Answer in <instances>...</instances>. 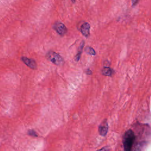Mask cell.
<instances>
[{
  "instance_id": "obj_4",
  "label": "cell",
  "mask_w": 151,
  "mask_h": 151,
  "mask_svg": "<svg viewBox=\"0 0 151 151\" xmlns=\"http://www.w3.org/2000/svg\"><path fill=\"white\" fill-rule=\"evenodd\" d=\"M108 132V124L106 120H104L99 126V132L102 136H105Z\"/></svg>"
},
{
  "instance_id": "obj_11",
  "label": "cell",
  "mask_w": 151,
  "mask_h": 151,
  "mask_svg": "<svg viewBox=\"0 0 151 151\" xmlns=\"http://www.w3.org/2000/svg\"><path fill=\"white\" fill-rule=\"evenodd\" d=\"M96 151H109V148L108 147H104L99 150H97Z\"/></svg>"
},
{
  "instance_id": "obj_12",
  "label": "cell",
  "mask_w": 151,
  "mask_h": 151,
  "mask_svg": "<svg viewBox=\"0 0 151 151\" xmlns=\"http://www.w3.org/2000/svg\"><path fill=\"white\" fill-rule=\"evenodd\" d=\"M132 2V5L133 6H135L138 2L139 0H131Z\"/></svg>"
},
{
  "instance_id": "obj_2",
  "label": "cell",
  "mask_w": 151,
  "mask_h": 151,
  "mask_svg": "<svg viewBox=\"0 0 151 151\" xmlns=\"http://www.w3.org/2000/svg\"><path fill=\"white\" fill-rule=\"evenodd\" d=\"M46 58L48 60L57 65H61L64 63L63 58L58 54L52 51H50L47 53Z\"/></svg>"
},
{
  "instance_id": "obj_13",
  "label": "cell",
  "mask_w": 151,
  "mask_h": 151,
  "mask_svg": "<svg viewBox=\"0 0 151 151\" xmlns=\"http://www.w3.org/2000/svg\"><path fill=\"white\" fill-rule=\"evenodd\" d=\"M86 73H87V74H91V71L90 70L88 69Z\"/></svg>"
},
{
  "instance_id": "obj_10",
  "label": "cell",
  "mask_w": 151,
  "mask_h": 151,
  "mask_svg": "<svg viewBox=\"0 0 151 151\" xmlns=\"http://www.w3.org/2000/svg\"><path fill=\"white\" fill-rule=\"evenodd\" d=\"M28 134L30 136H37V133L33 130H29L28 132Z\"/></svg>"
},
{
  "instance_id": "obj_9",
  "label": "cell",
  "mask_w": 151,
  "mask_h": 151,
  "mask_svg": "<svg viewBox=\"0 0 151 151\" xmlns=\"http://www.w3.org/2000/svg\"><path fill=\"white\" fill-rule=\"evenodd\" d=\"M85 51H86L87 54H90V55H96V51H95L94 50L92 47H91L88 46V47H86V48H85Z\"/></svg>"
},
{
  "instance_id": "obj_5",
  "label": "cell",
  "mask_w": 151,
  "mask_h": 151,
  "mask_svg": "<svg viewBox=\"0 0 151 151\" xmlns=\"http://www.w3.org/2000/svg\"><path fill=\"white\" fill-rule=\"evenodd\" d=\"M21 60L25 63V64H26L29 68L32 69H35L37 68V64L34 60L32 58H28L25 57H22Z\"/></svg>"
},
{
  "instance_id": "obj_6",
  "label": "cell",
  "mask_w": 151,
  "mask_h": 151,
  "mask_svg": "<svg viewBox=\"0 0 151 151\" xmlns=\"http://www.w3.org/2000/svg\"><path fill=\"white\" fill-rule=\"evenodd\" d=\"M90 24L87 22H84L81 26L80 31L84 37H88L90 35Z\"/></svg>"
},
{
  "instance_id": "obj_3",
  "label": "cell",
  "mask_w": 151,
  "mask_h": 151,
  "mask_svg": "<svg viewBox=\"0 0 151 151\" xmlns=\"http://www.w3.org/2000/svg\"><path fill=\"white\" fill-rule=\"evenodd\" d=\"M53 28L56 31V32L60 35H64L67 32V29L65 25L61 22H56L53 25Z\"/></svg>"
},
{
  "instance_id": "obj_8",
  "label": "cell",
  "mask_w": 151,
  "mask_h": 151,
  "mask_svg": "<svg viewBox=\"0 0 151 151\" xmlns=\"http://www.w3.org/2000/svg\"><path fill=\"white\" fill-rule=\"evenodd\" d=\"M102 74L106 76H111L113 73V70L109 67H104L101 70Z\"/></svg>"
},
{
  "instance_id": "obj_14",
  "label": "cell",
  "mask_w": 151,
  "mask_h": 151,
  "mask_svg": "<svg viewBox=\"0 0 151 151\" xmlns=\"http://www.w3.org/2000/svg\"><path fill=\"white\" fill-rule=\"evenodd\" d=\"M71 1H72V2H75V1H76V0H71Z\"/></svg>"
},
{
  "instance_id": "obj_7",
  "label": "cell",
  "mask_w": 151,
  "mask_h": 151,
  "mask_svg": "<svg viewBox=\"0 0 151 151\" xmlns=\"http://www.w3.org/2000/svg\"><path fill=\"white\" fill-rule=\"evenodd\" d=\"M84 41H83L81 42V44H80V45H79L78 52H77V55H76V57H75V60H76V61H79V60H80V58L81 54V52H82V51H83V47H84Z\"/></svg>"
},
{
  "instance_id": "obj_1",
  "label": "cell",
  "mask_w": 151,
  "mask_h": 151,
  "mask_svg": "<svg viewBox=\"0 0 151 151\" xmlns=\"http://www.w3.org/2000/svg\"><path fill=\"white\" fill-rule=\"evenodd\" d=\"M135 135L133 130H127L123 136V145L124 151H132L134 142Z\"/></svg>"
}]
</instances>
